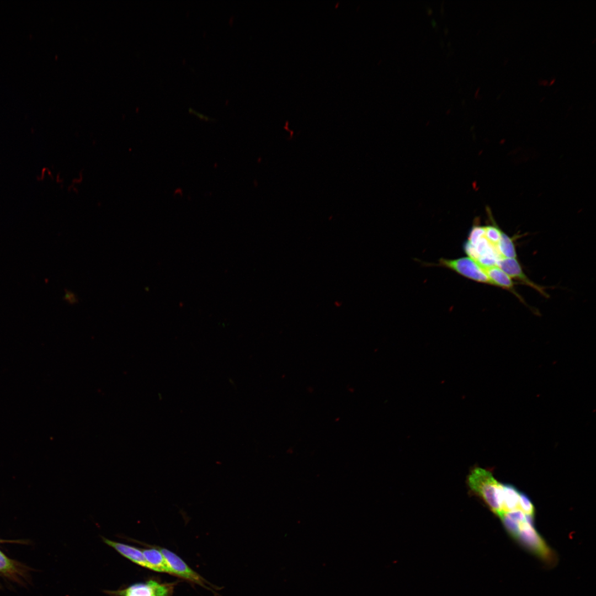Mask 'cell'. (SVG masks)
Segmentation results:
<instances>
[{
  "label": "cell",
  "mask_w": 596,
  "mask_h": 596,
  "mask_svg": "<svg viewBox=\"0 0 596 596\" xmlns=\"http://www.w3.org/2000/svg\"><path fill=\"white\" fill-rule=\"evenodd\" d=\"M127 596H155V594L148 585L132 581Z\"/></svg>",
  "instance_id": "1"
}]
</instances>
